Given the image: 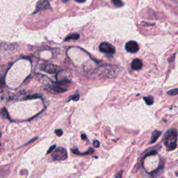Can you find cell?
Returning a JSON list of instances; mask_svg holds the SVG:
<instances>
[{
    "label": "cell",
    "instance_id": "cell-13",
    "mask_svg": "<svg viewBox=\"0 0 178 178\" xmlns=\"http://www.w3.org/2000/svg\"><path fill=\"white\" fill-rule=\"evenodd\" d=\"M112 2L113 4L117 7H121V6H123V2L121 1V0H112Z\"/></svg>",
    "mask_w": 178,
    "mask_h": 178
},
{
    "label": "cell",
    "instance_id": "cell-2",
    "mask_svg": "<svg viewBox=\"0 0 178 178\" xmlns=\"http://www.w3.org/2000/svg\"><path fill=\"white\" fill-rule=\"evenodd\" d=\"M67 151L65 148L59 147L54 150L52 153V159L55 161L65 160L67 158Z\"/></svg>",
    "mask_w": 178,
    "mask_h": 178
},
{
    "label": "cell",
    "instance_id": "cell-20",
    "mask_svg": "<svg viewBox=\"0 0 178 178\" xmlns=\"http://www.w3.org/2000/svg\"><path fill=\"white\" fill-rule=\"evenodd\" d=\"M40 96L39 95H32V96H29L27 97V99H34V98H38Z\"/></svg>",
    "mask_w": 178,
    "mask_h": 178
},
{
    "label": "cell",
    "instance_id": "cell-3",
    "mask_svg": "<svg viewBox=\"0 0 178 178\" xmlns=\"http://www.w3.org/2000/svg\"><path fill=\"white\" fill-rule=\"evenodd\" d=\"M100 50L103 53L113 54L115 53L116 49L112 44L108 43H102L100 44Z\"/></svg>",
    "mask_w": 178,
    "mask_h": 178
},
{
    "label": "cell",
    "instance_id": "cell-4",
    "mask_svg": "<svg viewBox=\"0 0 178 178\" xmlns=\"http://www.w3.org/2000/svg\"><path fill=\"white\" fill-rule=\"evenodd\" d=\"M125 49L128 52L136 53V52H137L138 51V49H139V47H138V44L137 42L131 41L126 43Z\"/></svg>",
    "mask_w": 178,
    "mask_h": 178
},
{
    "label": "cell",
    "instance_id": "cell-16",
    "mask_svg": "<svg viewBox=\"0 0 178 178\" xmlns=\"http://www.w3.org/2000/svg\"><path fill=\"white\" fill-rule=\"evenodd\" d=\"M54 132H55V134L58 136V137H61V136H62V134H63V130H61L60 129L56 130Z\"/></svg>",
    "mask_w": 178,
    "mask_h": 178
},
{
    "label": "cell",
    "instance_id": "cell-14",
    "mask_svg": "<svg viewBox=\"0 0 178 178\" xmlns=\"http://www.w3.org/2000/svg\"><path fill=\"white\" fill-rule=\"evenodd\" d=\"M168 93L170 95H177L178 93V89L177 88H175L173 90H171V91H169Z\"/></svg>",
    "mask_w": 178,
    "mask_h": 178
},
{
    "label": "cell",
    "instance_id": "cell-23",
    "mask_svg": "<svg viewBox=\"0 0 178 178\" xmlns=\"http://www.w3.org/2000/svg\"><path fill=\"white\" fill-rule=\"evenodd\" d=\"M1 135H2V133H1V132H0V137H1Z\"/></svg>",
    "mask_w": 178,
    "mask_h": 178
},
{
    "label": "cell",
    "instance_id": "cell-24",
    "mask_svg": "<svg viewBox=\"0 0 178 178\" xmlns=\"http://www.w3.org/2000/svg\"><path fill=\"white\" fill-rule=\"evenodd\" d=\"M97 178H98V177H97Z\"/></svg>",
    "mask_w": 178,
    "mask_h": 178
},
{
    "label": "cell",
    "instance_id": "cell-22",
    "mask_svg": "<svg viewBox=\"0 0 178 178\" xmlns=\"http://www.w3.org/2000/svg\"><path fill=\"white\" fill-rule=\"evenodd\" d=\"M75 1L78 3H84V2H86V0H75Z\"/></svg>",
    "mask_w": 178,
    "mask_h": 178
},
{
    "label": "cell",
    "instance_id": "cell-11",
    "mask_svg": "<svg viewBox=\"0 0 178 178\" xmlns=\"http://www.w3.org/2000/svg\"><path fill=\"white\" fill-rule=\"evenodd\" d=\"M0 115H1V116L2 118L9 119V115L8 113V111H7V110L5 108L2 109L1 110V111H0Z\"/></svg>",
    "mask_w": 178,
    "mask_h": 178
},
{
    "label": "cell",
    "instance_id": "cell-19",
    "mask_svg": "<svg viewBox=\"0 0 178 178\" xmlns=\"http://www.w3.org/2000/svg\"><path fill=\"white\" fill-rule=\"evenodd\" d=\"M56 148V145H52V146L50 148H49V149L48 150V154H49V153L50 152H52V150H54V148Z\"/></svg>",
    "mask_w": 178,
    "mask_h": 178
},
{
    "label": "cell",
    "instance_id": "cell-7",
    "mask_svg": "<svg viewBox=\"0 0 178 178\" xmlns=\"http://www.w3.org/2000/svg\"><path fill=\"white\" fill-rule=\"evenodd\" d=\"M44 71L48 72V73H55L56 71V67L52 64H48V65H45L43 68Z\"/></svg>",
    "mask_w": 178,
    "mask_h": 178
},
{
    "label": "cell",
    "instance_id": "cell-18",
    "mask_svg": "<svg viewBox=\"0 0 178 178\" xmlns=\"http://www.w3.org/2000/svg\"><path fill=\"white\" fill-rule=\"evenodd\" d=\"M123 170H121L118 173H117L116 175V178H122V175H123Z\"/></svg>",
    "mask_w": 178,
    "mask_h": 178
},
{
    "label": "cell",
    "instance_id": "cell-15",
    "mask_svg": "<svg viewBox=\"0 0 178 178\" xmlns=\"http://www.w3.org/2000/svg\"><path fill=\"white\" fill-rule=\"evenodd\" d=\"M79 99H80V95H79V94H76V95L72 96L70 100H73L74 101H77Z\"/></svg>",
    "mask_w": 178,
    "mask_h": 178
},
{
    "label": "cell",
    "instance_id": "cell-10",
    "mask_svg": "<svg viewBox=\"0 0 178 178\" xmlns=\"http://www.w3.org/2000/svg\"><path fill=\"white\" fill-rule=\"evenodd\" d=\"M79 38H80V35H79L78 34H73L69 35L68 36H67L65 38V41H70L72 40V39H73V40H77V39H78Z\"/></svg>",
    "mask_w": 178,
    "mask_h": 178
},
{
    "label": "cell",
    "instance_id": "cell-8",
    "mask_svg": "<svg viewBox=\"0 0 178 178\" xmlns=\"http://www.w3.org/2000/svg\"><path fill=\"white\" fill-rule=\"evenodd\" d=\"M161 134H162V132H160V131H157V130L155 131L152 134V140H151V141H150V143H154L158 139V138L160 137Z\"/></svg>",
    "mask_w": 178,
    "mask_h": 178
},
{
    "label": "cell",
    "instance_id": "cell-5",
    "mask_svg": "<svg viewBox=\"0 0 178 178\" xmlns=\"http://www.w3.org/2000/svg\"><path fill=\"white\" fill-rule=\"evenodd\" d=\"M50 8V6H49V4H48V2L46 1H43V0H42V1H40L38 2V4H37V6H36V10L35 11V13L38 11H42V10H44V9H48Z\"/></svg>",
    "mask_w": 178,
    "mask_h": 178
},
{
    "label": "cell",
    "instance_id": "cell-21",
    "mask_svg": "<svg viewBox=\"0 0 178 178\" xmlns=\"http://www.w3.org/2000/svg\"><path fill=\"white\" fill-rule=\"evenodd\" d=\"M81 138H82L83 140L87 139V137H86V135L85 134H81Z\"/></svg>",
    "mask_w": 178,
    "mask_h": 178
},
{
    "label": "cell",
    "instance_id": "cell-12",
    "mask_svg": "<svg viewBox=\"0 0 178 178\" xmlns=\"http://www.w3.org/2000/svg\"><path fill=\"white\" fill-rule=\"evenodd\" d=\"M143 100H145V102H146L148 105H151L154 102V99L151 96H149V97H145L143 98Z\"/></svg>",
    "mask_w": 178,
    "mask_h": 178
},
{
    "label": "cell",
    "instance_id": "cell-17",
    "mask_svg": "<svg viewBox=\"0 0 178 178\" xmlns=\"http://www.w3.org/2000/svg\"><path fill=\"white\" fill-rule=\"evenodd\" d=\"M93 145L95 148H99L100 146V142L98 141H95L93 142Z\"/></svg>",
    "mask_w": 178,
    "mask_h": 178
},
{
    "label": "cell",
    "instance_id": "cell-6",
    "mask_svg": "<svg viewBox=\"0 0 178 178\" xmlns=\"http://www.w3.org/2000/svg\"><path fill=\"white\" fill-rule=\"evenodd\" d=\"M132 68L133 70H140V69H141L142 66H143V63H142V61L140 60L139 59H134L132 62Z\"/></svg>",
    "mask_w": 178,
    "mask_h": 178
},
{
    "label": "cell",
    "instance_id": "cell-9",
    "mask_svg": "<svg viewBox=\"0 0 178 178\" xmlns=\"http://www.w3.org/2000/svg\"><path fill=\"white\" fill-rule=\"evenodd\" d=\"M49 90H52L56 93H64L65 91H66V88H63L62 87H59V86H53V87L51 88V89H49Z\"/></svg>",
    "mask_w": 178,
    "mask_h": 178
},
{
    "label": "cell",
    "instance_id": "cell-1",
    "mask_svg": "<svg viewBox=\"0 0 178 178\" xmlns=\"http://www.w3.org/2000/svg\"><path fill=\"white\" fill-rule=\"evenodd\" d=\"M177 131L174 129L170 130L166 133V135L164 138V143L169 151L174 150L177 148Z\"/></svg>",
    "mask_w": 178,
    "mask_h": 178
}]
</instances>
